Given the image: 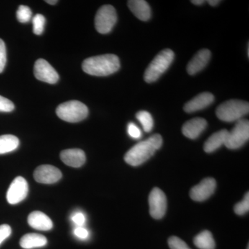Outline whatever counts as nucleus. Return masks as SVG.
Returning a JSON list of instances; mask_svg holds the SVG:
<instances>
[{"instance_id": "1", "label": "nucleus", "mask_w": 249, "mask_h": 249, "mask_svg": "<svg viewBox=\"0 0 249 249\" xmlns=\"http://www.w3.org/2000/svg\"><path fill=\"white\" fill-rule=\"evenodd\" d=\"M163 143L160 134H156L134 145L124 157L126 163L132 166H138L145 163L155 155Z\"/></svg>"}, {"instance_id": "2", "label": "nucleus", "mask_w": 249, "mask_h": 249, "mask_svg": "<svg viewBox=\"0 0 249 249\" xmlns=\"http://www.w3.org/2000/svg\"><path fill=\"white\" fill-rule=\"evenodd\" d=\"M82 68L88 74L94 76H107L119 71L120 61L114 54H105L87 58Z\"/></svg>"}, {"instance_id": "3", "label": "nucleus", "mask_w": 249, "mask_h": 249, "mask_svg": "<svg viewBox=\"0 0 249 249\" xmlns=\"http://www.w3.org/2000/svg\"><path fill=\"white\" fill-rule=\"evenodd\" d=\"M175 58V53L171 49L161 51L150 62L144 73V80L147 83L157 81L167 71Z\"/></svg>"}, {"instance_id": "4", "label": "nucleus", "mask_w": 249, "mask_h": 249, "mask_svg": "<svg viewBox=\"0 0 249 249\" xmlns=\"http://www.w3.org/2000/svg\"><path fill=\"white\" fill-rule=\"evenodd\" d=\"M249 111V104L240 100H230L220 105L216 109L218 119L224 122H234L242 119Z\"/></svg>"}, {"instance_id": "5", "label": "nucleus", "mask_w": 249, "mask_h": 249, "mask_svg": "<svg viewBox=\"0 0 249 249\" xmlns=\"http://www.w3.org/2000/svg\"><path fill=\"white\" fill-rule=\"evenodd\" d=\"M56 114L62 120L69 123H78L88 117L89 110L84 103L71 101L60 104L57 107Z\"/></svg>"}, {"instance_id": "6", "label": "nucleus", "mask_w": 249, "mask_h": 249, "mask_svg": "<svg viewBox=\"0 0 249 249\" xmlns=\"http://www.w3.org/2000/svg\"><path fill=\"white\" fill-rule=\"evenodd\" d=\"M249 139V122L247 119L236 121L235 125L229 132L226 147L230 150H235L243 146Z\"/></svg>"}, {"instance_id": "7", "label": "nucleus", "mask_w": 249, "mask_h": 249, "mask_svg": "<svg viewBox=\"0 0 249 249\" xmlns=\"http://www.w3.org/2000/svg\"><path fill=\"white\" fill-rule=\"evenodd\" d=\"M117 22L115 9L111 5H104L98 9L95 17V27L98 33L107 34L110 32Z\"/></svg>"}, {"instance_id": "8", "label": "nucleus", "mask_w": 249, "mask_h": 249, "mask_svg": "<svg viewBox=\"0 0 249 249\" xmlns=\"http://www.w3.org/2000/svg\"><path fill=\"white\" fill-rule=\"evenodd\" d=\"M150 213L156 219H161L167 210L166 196L161 190L155 188L149 196Z\"/></svg>"}, {"instance_id": "9", "label": "nucleus", "mask_w": 249, "mask_h": 249, "mask_svg": "<svg viewBox=\"0 0 249 249\" xmlns=\"http://www.w3.org/2000/svg\"><path fill=\"white\" fill-rule=\"evenodd\" d=\"M29 192V185L27 180L22 177L15 178L6 194V199L10 204H17L27 197Z\"/></svg>"}, {"instance_id": "10", "label": "nucleus", "mask_w": 249, "mask_h": 249, "mask_svg": "<svg viewBox=\"0 0 249 249\" xmlns=\"http://www.w3.org/2000/svg\"><path fill=\"white\" fill-rule=\"evenodd\" d=\"M34 75L37 80L49 84H55L59 80L58 73L47 60L40 58L34 65Z\"/></svg>"}, {"instance_id": "11", "label": "nucleus", "mask_w": 249, "mask_h": 249, "mask_svg": "<svg viewBox=\"0 0 249 249\" xmlns=\"http://www.w3.org/2000/svg\"><path fill=\"white\" fill-rule=\"evenodd\" d=\"M62 176L60 170L51 165H42L37 167L34 174L36 181L44 184L58 182Z\"/></svg>"}, {"instance_id": "12", "label": "nucleus", "mask_w": 249, "mask_h": 249, "mask_svg": "<svg viewBox=\"0 0 249 249\" xmlns=\"http://www.w3.org/2000/svg\"><path fill=\"white\" fill-rule=\"evenodd\" d=\"M216 186L217 183L214 178H204L199 184L192 188L190 196L193 200L204 201L213 194Z\"/></svg>"}, {"instance_id": "13", "label": "nucleus", "mask_w": 249, "mask_h": 249, "mask_svg": "<svg viewBox=\"0 0 249 249\" xmlns=\"http://www.w3.org/2000/svg\"><path fill=\"white\" fill-rule=\"evenodd\" d=\"M214 97L212 93L203 92L199 93L191 101H188L183 107V110L187 113H193L209 107L213 103Z\"/></svg>"}, {"instance_id": "14", "label": "nucleus", "mask_w": 249, "mask_h": 249, "mask_svg": "<svg viewBox=\"0 0 249 249\" xmlns=\"http://www.w3.org/2000/svg\"><path fill=\"white\" fill-rule=\"evenodd\" d=\"M211 57V52L209 49H201L198 52L187 66L188 74L195 75L204 70L209 63Z\"/></svg>"}, {"instance_id": "15", "label": "nucleus", "mask_w": 249, "mask_h": 249, "mask_svg": "<svg viewBox=\"0 0 249 249\" xmlns=\"http://www.w3.org/2000/svg\"><path fill=\"white\" fill-rule=\"evenodd\" d=\"M60 159L64 163L73 168H80L86 161L85 152L80 149H68L60 153Z\"/></svg>"}, {"instance_id": "16", "label": "nucleus", "mask_w": 249, "mask_h": 249, "mask_svg": "<svg viewBox=\"0 0 249 249\" xmlns=\"http://www.w3.org/2000/svg\"><path fill=\"white\" fill-rule=\"evenodd\" d=\"M207 127V121L202 118H195L185 123L182 127L183 135L187 138L196 139Z\"/></svg>"}, {"instance_id": "17", "label": "nucleus", "mask_w": 249, "mask_h": 249, "mask_svg": "<svg viewBox=\"0 0 249 249\" xmlns=\"http://www.w3.org/2000/svg\"><path fill=\"white\" fill-rule=\"evenodd\" d=\"M28 223L33 229L38 231H49L53 228L52 219L40 211H34L29 214Z\"/></svg>"}, {"instance_id": "18", "label": "nucleus", "mask_w": 249, "mask_h": 249, "mask_svg": "<svg viewBox=\"0 0 249 249\" xmlns=\"http://www.w3.org/2000/svg\"><path fill=\"white\" fill-rule=\"evenodd\" d=\"M129 9L134 16L142 21H147L151 18V9L144 0H130L127 1Z\"/></svg>"}, {"instance_id": "19", "label": "nucleus", "mask_w": 249, "mask_h": 249, "mask_svg": "<svg viewBox=\"0 0 249 249\" xmlns=\"http://www.w3.org/2000/svg\"><path fill=\"white\" fill-rule=\"evenodd\" d=\"M229 131L227 129H222L215 132L205 142L204 145V151L207 153H211L217 150L222 145L225 144Z\"/></svg>"}, {"instance_id": "20", "label": "nucleus", "mask_w": 249, "mask_h": 249, "mask_svg": "<svg viewBox=\"0 0 249 249\" xmlns=\"http://www.w3.org/2000/svg\"><path fill=\"white\" fill-rule=\"evenodd\" d=\"M19 245L24 249L40 248L47 245V239L40 234L29 233L23 236Z\"/></svg>"}, {"instance_id": "21", "label": "nucleus", "mask_w": 249, "mask_h": 249, "mask_svg": "<svg viewBox=\"0 0 249 249\" xmlns=\"http://www.w3.org/2000/svg\"><path fill=\"white\" fill-rule=\"evenodd\" d=\"M19 145V139L16 136L11 134L0 136V155L14 152Z\"/></svg>"}, {"instance_id": "22", "label": "nucleus", "mask_w": 249, "mask_h": 249, "mask_svg": "<svg viewBox=\"0 0 249 249\" xmlns=\"http://www.w3.org/2000/svg\"><path fill=\"white\" fill-rule=\"evenodd\" d=\"M195 245L199 249H214V242L212 233L209 231H204L194 238Z\"/></svg>"}, {"instance_id": "23", "label": "nucleus", "mask_w": 249, "mask_h": 249, "mask_svg": "<svg viewBox=\"0 0 249 249\" xmlns=\"http://www.w3.org/2000/svg\"><path fill=\"white\" fill-rule=\"evenodd\" d=\"M137 119L142 124V128L146 132H150L153 128L154 121L151 114L146 111H140L137 113Z\"/></svg>"}, {"instance_id": "24", "label": "nucleus", "mask_w": 249, "mask_h": 249, "mask_svg": "<svg viewBox=\"0 0 249 249\" xmlns=\"http://www.w3.org/2000/svg\"><path fill=\"white\" fill-rule=\"evenodd\" d=\"M33 31L37 36H40L43 33L46 22L45 18L42 15L37 14L32 19Z\"/></svg>"}, {"instance_id": "25", "label": "nucleus", "mask_w": 249, "mask_h": 249, "mask_svg": "<svg viewBox=\"0 0 249 249\" xmlns=\"http://www.w3.org/2000/svg\"><path fill=\"white\" fill-rule=\"evenodd\" d=\"M16 16H17L18 20L19 22L27 23L31 20L32 12H31L30 8L24 6V5H21L18 8Z\"/></svg>"}, {"instance_id": "26", "label": "nucleus", "mask_w": 249, "mask_h": 249, "mask_svg": "<svg viewBox=\"0 0 249 249\" xmlns=\"http://www.w3.org/2000/svg\"><path fill=\"white\" fill-rule=\"evenodd\" d=\"M249 210V193H246L243 200L240 201L234 207V211L238 215H243L248 212Z\"/></svg>"}, {"instance_id": "27", "label": "nucleus", "mask_w": 249, "mask_h": 249, "mask_svg": "<svg viewBox=\"0 0 249 249\" xmlns=\"http://www.w3.org/2000/svg\"><path fill=\"white\" fill-rule=\"evenodd\" d=\"M168 245L171 249H191L184 241L176 236L170 237L168 240Z\"/></svg>"}, {"instance_id": "28", "label": "nucleus", "mask_w": 249, "mask_h": 249, "mask_svg": "<svg viewBox=\"0 0 249 249\" xmlns=\"http://www.w3.org/2000/svg\"><path fill=\"white\" fill-rule=\"evenodd\" d=\"M14 104L7 98L0 96V111L1 112H11L14 110Z\"/></svg>"}, {"instance_id": "29", "label": "nucleus", "mask_w": 249, "mask_h": 249, "mask_svg": "<svg viewBox=\"0 0 249 249\" xmlns=\"http://www.w3.org/2000/svg\"><path fill=\"white\" fill-rule=\"evenodd\" d=\"M6 64V49L4 41L0 39V73L4 71Z\"/></svg>"}, {"instance_id": "30", "label": "nucleus", "mask_w": 249, "mask_h": 249, "mask_svg": "<svg viewBox=\"0 0 249 249\" xmlns=\"http://www.w3.org/2000/svg\"><path fill=\"white\" fill-rule=\"evenodd\" d=\"M12 230L8 224L0 225V245L11 235Z\"/></svg>"}, {"instance_id": "31", "label": "nucleus", "mask_w": 249, "mask_h": 249, "mask_svg": "<svg viewBox=\"0 0 249 249\" xmlns=\"http://www.w3.org/2000/svg\"><path fill=\"white\" fill-rule=\"evenodd\" d=\"M127 132L132 138L138 139L142 137V133L135 124L130 123L127 126Z\"/></svg>"}, {"instance_id": "32", "label": "nucleus", "mask_w": 249, "mask_h": 249, "mask_svg": "<svg viewBox=\"0 0 249 249\" xmlns=\"http://www.w3.org/2000/svg\"><path fill=\"white\" fill-rule=\"evenodd\" d=\"M74 235L80 240H86L89 237V232L83 227H78L74 229Z\"/></svg>"}, {"instance_id": "33", "label": "nucleus", "mask_w": 249, "mask_h": 249, "mask_svg": "<svg viewBox=\"0 0 249 249\" xmlns=\"http://www.w3.org/2000/svg\"><path fill=\"white\" fill-rule=\"evenodd\" d=\"M72 221L75 224L78 225V227H82L85 223V214L82 213H76L72 216Z\"/></svg>"}, {"instance_id": "34", "label": "nucleus", "mask_w": 249, "mask_h": 249, "mask_svg": "<svg viewBox=\"0 0 249 249\" xmlns=\"http://www.w3.org/2000/svg\"><path fill=\"white\" fill-rule=\"evenodd\" d=\"M220 2L221 1H219V0H209V1H208V3L212 6H217V5L219 4Z\"/></svg>"}, {"instance_id": "35", "label": "nucleus", "mask_w": 249, "mask_h": 249, "mask_svg": "<svg viewBox=\"0 0 249 249\" xmlns=\"http://www.w3.org/2000/svg\"><path fill=\"white\" fill-rule=\"evenodd\" d=\"M191 2L193 3V4L201 5L204 4V0H193V1H191Z\"/></svg>"}, {"instance_id": "36", "label": "nucleus", "mask_w": 249, "mask_h": 249, "mask_svg": "<svg viewBox=\"0 0 249 249\" xmlns=\"http://www.w3.org/2000/svg\"><path fill=\"white\" fill-rule=\"evenodd\" d=\"M46 2H47V4H49L54 5L57 4V3L58 2V1H57V0H47V1H46Z\"/></svg>"}, {"instance_id": "37", "label": "nucleus", "mask_w": 249, "mask_h": 249, "mask_svg": "<svg viewBox=\"0 0 249 249\" xmlns=\"http://www.w3.org/2000/svg\"><path fill=\"white\" fill-rule=\"evenodd\" d=\"M247 249H249V247L248 246V247H247Z\"/></svg>"}]
</instances>
